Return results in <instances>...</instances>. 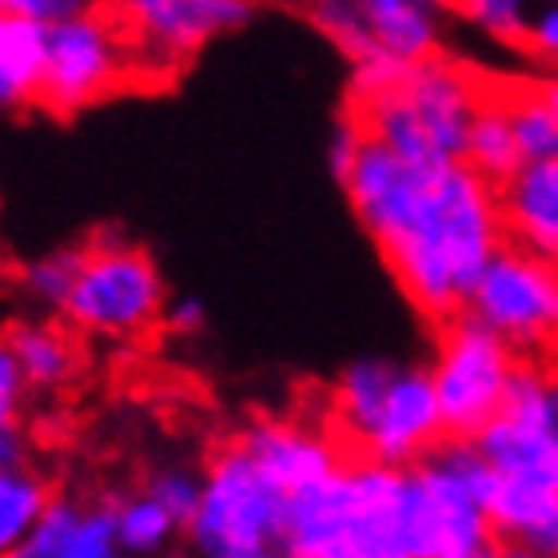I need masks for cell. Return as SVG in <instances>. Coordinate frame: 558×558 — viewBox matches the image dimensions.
Instances as JSON below:
<instances>
[{
    "instance_id": "cell-7",
    "label": "cell",
    "mask_w": 558,
    "mask_h": 558,
    "mask_svg": "<svg viewBox=\"0 0 558 558\" xmlns=\"http://www.w3.org/2000/svg\"><path fill=\"white\" fill-rule=\"evenodd\" d=\"M514 372L519 355L466 312L442 327L430 363V384L439 396L447 435L471 442L478 430L490 427L507 408Z\"/></svg>"
},
{
    "instance_id": "cell-8",
    "label": "cell",
    "mask_w": 558,
    "mask_h": 558,
    "mask_svg": "<svg viewBox=\"0 0 558 558\" xmlns=\"http://www.w3.org/2000/svg\"><path fill=\"white\" fill-rule=\"evenodd\" d=\"M140 72L132 36L112 12H88L45 28V72L36 100L48 112L72 117L112 96Z\"/></svg>"
},
{
    "instance_id": "cell-16",
    "label": "cell",
    "mask_w": 558,
    "mask_h": 558,
    "mask_svg": "<svg viewBox=\"0 0 558 558\" xmlns=\"http://www.w3.org/2000/svg\"><path fill=\"white\" fill-rule=\"evenodd\" d=\"M507 244L558 268V160L523 163L499 187Z\"/></svg>"
},
{
    "instance_id": "cell-1",
    "label": "cell",
    "mask_w": 558,
    "mask_h": 558,
    "mask_svg": "<svg viewBox=\"0 0 558 558\" xmlns=\"http://www.w3.org/2000/svg\"><path fill=\"white\" fill-rule=\"evenodd\" d=\"M339 184L399 291L427 319H459L478 276L507 247L499 187L466 163H415L375 140H363Z\"/></svg>"
},
{
    "instance_id": "cell-20",
    "label": "cell",
    "mask_w": 558,
    "mask_h": 558,
    "mask_svg": "<svg viewBox=\"0 0 558 558\" xmlns=\"http://www.w3.org/2000/svg\"><path fill=\"white\" fill-rule=\"evenodd\" d=\"M40 72H45V28L0 12V93L9 108L36 100Z\"/></svg>"
},
{
    "instance_id": "cell-36",
    "label": "cell",
    "mask_w": 558,
    "mask_h": 558,
    "mask_svg": "<svg viewBox=\"0 0 558 558\" xmlns=\"http://www.w3.org/2000/svg\"><path fill=\"white\" fill-rule=\"evenodd\" d=\"M307 4H315V0H307Z\"/></svg>"
},
{
    "instance_id": "cell-15",
    "label": "cell",
    "mask_w": 558,
    "mask_h": 558,
    "mask_svg": "<svg viewBox=\"0 0 558 558\" xmlns=\"http://www.w3.org/2000/svg\"><path fill=\"white\" fill-rule=\"evenodd\" d=\"M471 442H475V451L483 454V463L495 471L499 483L555 490L558 495V430L502 411Z\"/></svg>"
},
{
    "instance_id": "cell-32",
    "label": "cell",
    "mask_w": 558,
    "mask_h": 558,
    "mask_svg": "<svg viewBox=\"0 0 558 558\" xmlns=\"http://www.w3.org/2000/svg\"><path fill=\"white\" fill-rule=\"evenodd\" d=\"M499 558H538L535 550H526V547H514V543H502Z\"/></svg>"
},
{
    "instance_id": "cell-35",
    "label": "cell",
    "mask_w": 558,
    "mask_h": 558,
    "mask_svg": "<svg viewBox=\"0 0 558 558\" xmlns=\"http://www.w3.org/2000/svg\"><path fill=\"white\" fill-rule=\"evenodd\" d=\"M447 4H451V9H454V4H459V0H447Z\"/></svg>"
},
{
    "instance_id": "cell-24",
    "label": "cell",
    "mask_w": 558,
    "mask_h": 558,
    "mask_svg": "<svg viewBox=\"0 0 558 558\" xmlns=\"http://www.w3.org/2000/svg\"><path fill=\"white\" fill-rule=\"evenodd\" d=\"M550 0H459L454 9L478 36H487L490 45L514 48L523 52V40L531 33V24Z\"/></svg>"
},
{
    "instance_id": "cell-17",
    "label": "cell",
    "mask_w": 558,
    "mask_h": 558,
    "mask_svg": "<svg viewBox=\"0 0 558 558\" xmlns=\"http://www.w3.org/2000/svg\"><path fill=\"white\" fill-rule=\"evenodd\" d=\"M490 526L502 543L535 550L538 558H558V495L555 490L499 483L490 499Z\"/></svg>"
},
{
    "instance_id": "cell-5",
    "label": "cell",
    "mask_w": 558,
    "mask_h": 558,
    "mask_svg": "<svg viewBox=\"0 0 558 558\" xmlns=\"http://www.w3.org/2000/svg\"><path fill=\"white\" fill-rule=\"evenodd\" d=\"M184 535L196 558H300L291 547V495L240 442L204 471V499Z\"/></svg>"
},
{
    "instance_id": "cell-11",
    "label": "cell",
    "mask_w": 558,
    "mask_h": 558,
    "mask_svg": "<svg viewBox=\"0 0 558 558\" xmlns=\"http://www.w3.org/2000/svg\"><path fill=\"white\" fill-rule=\"evenodd\" d=\"M442 435H447V427H442L439 396H435L430 372H423V367H396L384 399L375 403V411L360 427L355 442L367 451L372 463L411 471L435 447H442Z\"/></svg>"
},
{
    "instance_id": "cell-9",
    "label": "cell",
    "mask_w": 558,
    "mask_h": 558,
    "mask_svg": "<svg viewBox=\"0 0 558 558\" xmlns=\"http://www.w3.org/2000/svg\"><path fill=\"white\" fill-rule=\"evenodd\" d=\"M466 315L495 331L514 355L558 348V268L507 244L478 276Z\"/></svg>"
},
{
    "instance_id": "cell-33",
    "label": "cell",
    "mask_w": 558,
    "mask_h": 558,
    "mask_svg": "<svg viewBox=\"0 0 558 558\" xmlns=\"http://www.w3.org/2000/svg\"><path fill=\"white\" fill-rule=\"evenodd\" d=\"M543 96H547L550 108H555V112H558V76H550V81L543 84Z\"/></svg>"
},
{
    "instance_id": "cell-14",
    "label": "cell",
    "mask_w": 558,
    "mask_h": 558,
    "mask_svg": "<svg viewBox=\"0 0 558 558\" xmlns=\"http://www.w3.org/2000/svg\"><path fill=\"white\" fill-rule=\"evenodd\" d=\"M117 502H48L33 535L24 538L12 558H117Z\"/></svg>"
},
{
    "instance_id": "cell-18",
    "label": "cell",
    "mask_w": 558,
    "mask_h": 558,
    "mask_svg": "<svg viewBox=\"0 0 558 558\" xmlns=\"http://www.w3.org/2000/svg\"><path fill=\"white\" fill-rule=\"evenodd\" d=\"M4 343L21 363L24 384L36 387V391H60L81 372V351H76L69 331H60L57 324L24 319L4 336Z\"/></svg>"
},
{
    "instance_id": "cell-34",
    "label": "cell",
    "mask_w": 558,
    "mask_h": 558,
    "mask_svg": "<svg viewBox=\"0 0 558 558\" xmlns=\"http://www.w3.org/2000/svg\"><path fill=\"white\" fill-rule=\"evenodd\" d=\"M0 112H9V100H4V93H0Z\"/></svg>"
},
{
    "instance_id": "cell-25",
    "label": "cell",
    "mask_w": 558,
    "mask_h": 558,
    "mask_svg": "<svg viewBox=\"0 0 558 558\" xmlns=\"http://www.w3.org/2000/svg\"><path fill=\"white\" fill-rule=\"evenodd\" d=\"M84 247H60V252H48V256L33 259L21 276L24 295L36 303V307H48V312H64V303L72 295V283H76V271H81Z\"/></svg>"
},
{
    "instance_id": "cell-19",
    "label": "cell",
    "mask_w": 558,
    "mask_h": 558,
    "mask_svg": "<svg viewBox=\"0 0 558 558\" xmlns=\"http://www.w3.org/2000/svg\"><path fill=\"white\" fill-rule=\"evenodd\" d=\"M463 163L495 187H502L519 168H523V151H519V140H514V129H511V112H507V100H502V96L487 93L475 124H471V136H466Z\"/></svg>"
},
{
    "instance_id": "cell-30",
    "label": "cell",
    "mask_w": 558,
    "mask_h": 558,
    "mask_svg": "<svg viewBox=\"0 0 558 558\" xmlns=\"http://www.w3.org/2000/svg\"><path fill=\"white\" fill-rule=\"evenodd\" d=\"M363 129L355 124V120H343V124H336V132H331V144H327V163H331V172H336V180H343V175L351 172V163H355V156H360L363 148Z\"/></svg>"
},
{
    "instance_id": "cell-2",
    "label": "cell",
    "mask_w": 558,
    "mask_h": 558,
    "mask_svg": "<svg viewBox=\"0 0 558 558\" xmlns=\"http://www.w3.org/2000/svg\"><path fill=\"white\" fill-rule=\"evenodd\" d=\"M291 547L300 558H415L408 471L360 459L291 495Z\"/></svg>"
},
{
    "instance_id": "cell-23",
    "label": "cell",
    "mask_w": 558,
    "mask_h": 558,
    "mask_svg": "<svg viewBox=\"0 0 558 558\" xmlns=\"http://www.w3.org/2000/svg\"><path fill=\"white\" fill-rule=\"evenodd\" d=\"M511 112V129L523 151V163L558 160V112L543 96V88H514L502 96Z\"/></svg>"
},
{
    "instance_id": "cell-13",
    "label": "cell",
    "mask_w": 558,
    "mask_h": 558,
    "mask_svg": "<svg viewBox=\"0 0 558 558\" xmlns=\"http://www.w3.org/2000/svg\"><path fill=\"white\" fill-rule=\"evenodd\" d=\"M367 33L372 57H387L396 64H423L442 57L451 4L447 0H351Z\"/></svg>"
},
{
    "instance_id": "cell-29",
    "label": "cell",
    "mask_w": 558,
    "mask_h": 558,
    "mask_svg": "<svg viewBox=\"0 0 558 558\" xmlns=\"http://www.w3.org/2000/svg\"><path fill=\"white\" fill-rule=\"evenodd\" d=\"M523 52L535 64L550 69V76H558V0H550L547 9L535 16V24H531V33L523 40Z\"/></svg>"
},
{
    "instance_id": "cell-28",
    "label": "cell",
    "mask_w": 558,
    "mask_h": 558,
    "mask_svg": "<svg viewBox=\"0 0 558 558\" xmlns=\"http://www.w3.org/2000/svg\"><path fill=\"white\" fill-rule=\"evenodd\" d=\"M24 399H28V384L21 375V363H16L9 343L0 339V439L21 430Z\"/></svg>"
},
{
    "instance_id": "cell-27",
    "label": "cell",
    "mask_w": 558,
    "mask_h": 558,
    "mask_svg": "<svg viewBox=\"0 0 558 558\" xmlns=\"http://www.w3.org/2000/svg\"><path fill=\"white\" fill-rule=\"evenodd\" d=\"M108 0H0V12H9L16 21L40 24V28H52V24H64L72 16H88V12H100Z\"/></svg>"
},
{
    "instance_id": "cell-21",
    "label": "cell",
    "mask_w": 558,
    "mask_h": 558,
    "mask_svg": "<svg viewBox=\"0 0 558 558\" xmlns=\"http://www.w3.org/2000/svg\"><path fill=\"white\" fill-rule=\"evenodd\" d=\"M52 499L57 495L33 466L21 463L0 471V558H12L21 550V543L33 535V526L40 523Z\"/></svg>"
},
{
    "instance_id": "cell-37",
    "label": "cell",
    "mask_w": 558,
    "mask_h": 558,
    "mask_svg": "<svg viewBox=\"0 0 558 558\" xmlns=\"http://www.w3.org/2000/svg\"><path fill=\"white\" fill-rule=\"evenodd\" d=\"M117 558H124V555H117Z\"/></svg>"
},
{
    "instance_id": "cell-10",
    "label": "cell",
    "mask_w": 558,
    "mask_h": 558,
    "mask_svg": "<svg viewBox=\"0 0 558 558\" xmlns=\"http://www.w3.org/2000/svg\"><path fill=\"white\" fill-rule=\"evenodd\" d=\"M140 57V69L168 64L199 52L228 33H240L256 16V0H108Z\"/></svg>"
},
{
    "instance_id": "cell-22",
    "label": "cell",
    "mask_w": 558,
    "mask_h": 558,
    "mask_svg": "<svg viewBox=\"0 0 558 558\" xmlns=\"http://www.w3.org/2000/svg\"><path fill=\"white\" fill-rule=\"evenodd\" d=\"M180 531L184 526L144 490L117 502V547L124 558H160Z\"/></svg>"
},
{
    "instance_id": "cell-26",
    "label": "cell",
    "mask_w": 558,
    "mask_h": 558,
    "mask_svg": "<svg viewBox=\"0 0 558 558\" xmlns=\"http://www.w3.org/2000/svg\"><path fill=\"white\" fill-rule=\"evenodd\" d=\"M144 495H151V499L160 502L163 511L172 514L175 523L187 531V523H192L199 511V499H204V475L192 471V466H180V463L160 466V471H151Z\"/></svg>"
},
{
    "instance_id": "cell-31",
    "label": "cell",
    "mask_w": 558,
    "mask_h": 558,
    "mask_svg": "<svg viewBox=\"0 0 558 558\" xmlns=\"http://www.w3.org/2000/svg\"><path fill=\"white\" fill-rule=\"evenodd\" d=\"M163 324H168V331H175V336H196V331H204V324H208V307H204V300H196V295L172 300L168 312H163Z\"/></svg>"
},
{
    "instance_id": "cell-6",
    "label": "cell",
    "mask_w": 558,
    "mask_h": 558,
    "mask_svg": "<svg viewBox=\"0 0 558 558\" xmlns=\"http://www.w3.org/2000/svg\"><path fill=\"white\" fill-rule=\"evenodd\" d=\"M168 288L156 259L129 240H96L84 247L81 271L64 303L69 324L96 339H140L163 324Z\"/></svg>"
},
{
    "instance_id": "cell-12",
    "label": "cell",
    "mask_w": 558,
    "mask_h": 558,
    "mask_svg": "<svg viewBox=\"0 0 558 558\" xmlns=\"http://www.w3.org/2000/svg\"><path fill=\"white\" fill-rule=\"evenodd\" d=\"M240 447L288 495L319 487L324 478H331L343 466V454L331 442V435L291 423V418H259L244 430Z\"/></svg>"
},
{
    "instance_id": "cell-4",
    "label": "cell",
    "mask_w": 558,
    "mask_h": 558,
    "mask_svg": "<svg viewBox=\"0 0 558 558\" xmlns=\"http://www.w3.org/2000/svg\"><path fill=\"white\" fill-rule=\"evenodd\" d=\"M499 478L475 442L451 439L408 471V535L415 558H499L490 526Z\"/></svg>"
},
{
    "instance_id": "cell-3",
    "label": "cell",
    "mask_w": 558,
    "mask_h": 558,
    "mask_svg": "<svg viewBox=\"0 0 558 558\" xmlns=\"http://www.w3.org/2000/svg\"><path fill=\"white\" fill-rule=\"evenodd\" d=\"M487 93L475 72L447 57L411 64L391 88L351 100L363 136L415 163H463L466 136Z\"/></svg>"
}]
</instances>
